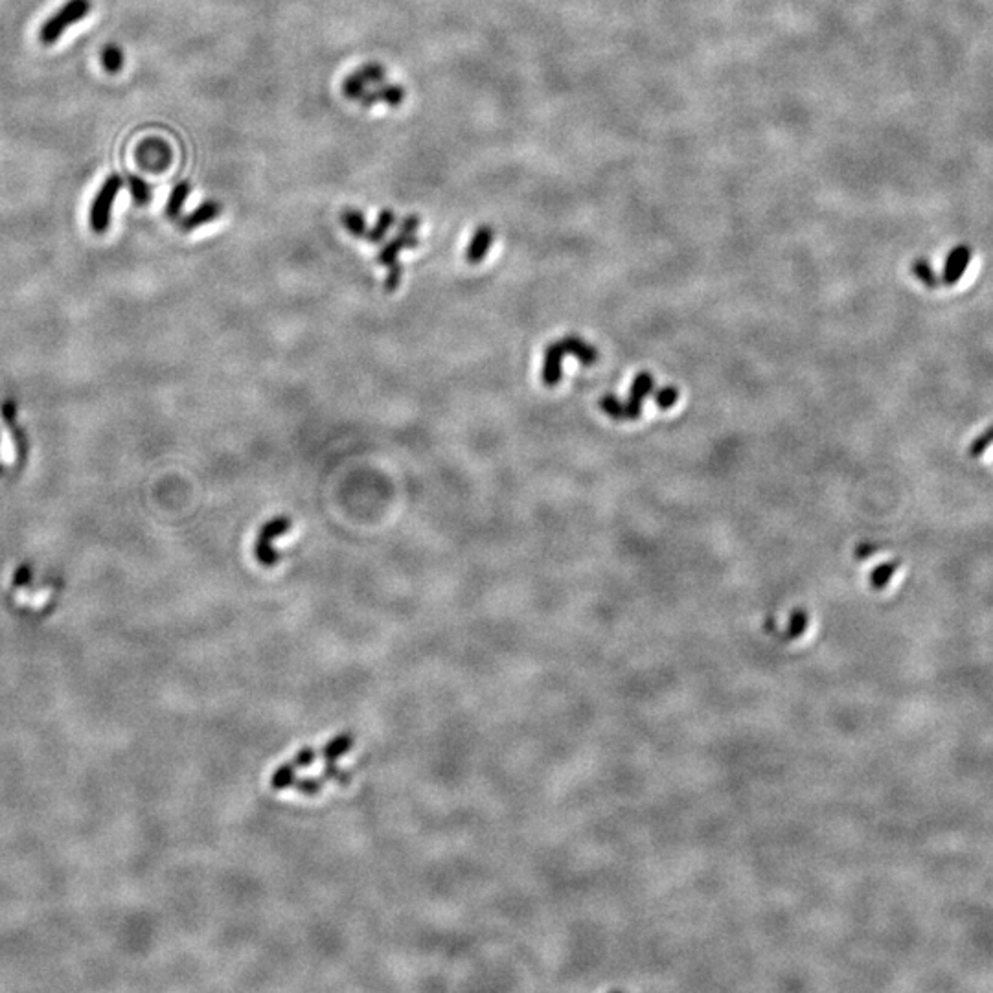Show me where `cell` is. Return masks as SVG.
<instances>
[{"instance_id":"cell-1","label":"cell","mask_w":993,"mask_h":993,"mask_svg":"<svg viewBox=\"0 0 993 993\" xmlns=\"http://www.w3.org/2000/svg\"><path fill=\"white\" fill-rule=\"evenodd\" d=\"M91 0H66V3L45 21L40 30V41L43 45H54L61 40V35L75 22H80L91 13Z\"/></svg>"},{"instance_id":"cell-2","label":"cell","mask_w":993,"mask_h":993,"mask_svg":"<svg viewBox=\"0 0 993 993\" xmlns=\"http://www.w3.org/2000/svg\"><path fill=\"white\" fill-rule=\"evenodd\" d=\"M291 524L293 523H291L289 517L278 515V517H273L271 521H267L259 528L256 543H254V556L263 567H275L280 561V554L273 549V540L280 538V536H284L286 532H289Z\"/></svg>"},{"instance_id":"cell-3","label":"cell","mask_w":993,"mask_h":993,"mask_svg":"<svg viewBox=\"0 0 993 993\" xmlns=\"http://www.w3.org/2000/svg\"><path fill=\"white\" fill-rule=\"evenodd\" d=\"M124 186V180L120 175H110L100 188V192L96 194L94 201H92V207H91V215H89V221H91V226L92 231L98 233V234H103L107 228H109V223H110V210H112V205H114V199H117L119 192Z\"/></svg>"},{"instance_id":"cell-4","label":"cell","mask_w":993,"mask_h":993,"mask_svg":"<svg viewBox=\"0 0 993 993\" xmlns=\"http://www.w3.org/2000/svg\"><path fill=\"white\" fill-rule=\"evenodd\" d=\"M173 161V151L168 142L161 138H147L136 149V163L140 168L151 173H163Z\"/></svg>"},{"instance_id":"cell-5","label":"cell","mask_w":993,"mask_h":993,"mask_svg":"<svg viewBox=\"0 0 993 993\" xmlns=\"http://www.w3.org/2000/svg\"><path fill=\"white\" fill-rule=\"evenodd\" d=\"M973 256V250L970 245L962 243V245H957L954 247L947 258H945V263H944V271H942V284L944 286H954L959 284L961 278L964 277L966 269H968V263Z\"/></svg>"},{"instance_id":"cell-6","label":"cell","mask_w":993,"mask_h":993,"mask_svg":"<svg viewBox=\"0 0 993 993\" xmlns=\"http://www.w3.org/2000/svg\"><path fill=\"white\" fill-rule=\"evenodd\" d=\"M654 391V377L652 373L647 372H642L637 375V379L633 381V387H631V396L628 400V403H622V410H624V419H637L640 416V409H642V400L652 394Z\"/></svg>"},{"instance_id":"cell-7","label":"cell","mask_w":993,"mask_h":993,"mask_svg":"<svg viewBox=\"0 0 993 993\" xmlns=\"http://www.w3.org/2000/svg\"><path fill=\"white\" fill-rule=\"evenodd\" d=\"M565 348L559 342H552V345L547 348L545 352V363H543V383L547 387H556L559 381H561V373H563V357H565Z\"/></svg>"},{"instance_id":"cell-8","label":"cell","mask_w":993,"mask_h":993,"mask_svg":"<svg viewBox=\"0 0 993 993\" xmlns=\"http://www.w3.org/2000/svg\"><path fill=\"white\" fill-rule=\"evenodd\" d=\"M493 240H495L493 228L489 224H480L466 249V261L471 265L482 263L493 245Z\"/></svg>"},{"instance_id":"cell-9","label":"cell","mask_w":993,"mask_h":993,"mask_svg":"<svg viewBox=\"0 0 993 993\" xmlns=\"http://www.w3.org/2000/svg\"><path fill=\"white\" fill-rule=\"evenodd\" d=\"M405 100V89L401 85H392V83H381L375 91H366L357 101L363 105V107H372L379 101H383L391 107H398L401 105Z\"/></svg>"},{"instance_id":"cell-10","label":"cell","mask_w":993,"mask_h":993,"mask_svg":"<svg viewBox=\"0 0 993 993\" xmlns=\"http://www.w3.org/2000/svg\"><path fill=\"white\" fill-rule=\"evenodd\" d=\"M223 212V205L217 203V201H205L203 205H199L192 214H188L182 221H180V228L184 233H192L196 231V228L207 224V223H212L214 219H217Z\"/></svg>"},{"instance_id":"cell-11","label":"cell","mask_w":993,"mask_h":993,"mask_svg":"<svg viewBox=\"0 0 993 993\" xmlns=\"http://www.w3.org/2000/svg\"><path fill=\"white\" fill-rule=\"evenodd\" d=\"M417 243H419V242H417L416 234H403V233H400V234L394 236L389 243H385L383 249L379 250V254H377V263H379V265H387V267H391L392 263L398 261V256H400L401 250H405V249H416Z\"/></svg>"},{"instance_id":"cell-12","label":"cell","mask_w":993,"mask_h":993,"mask_svg":"<svg viewBox=\"0 0 993 993\" xmlns=\"http://www.w3.org/2000/svg\"><path fill=\"white\" fill-rule=\"evenodd\" d=\"M561 345L565 348L567 354H572L576 356L584 365H594L598 361V352L596 348H593L591 345H587L585 340H582L580 337H565L561 340Z\"/></svg>"},{"instance_id":"cell-13","label":"cell","mask_w":993,"mask_h":993,"mask_svg":"<svg viewBox=\"0 0 993 993\" xmlns=\"http://www.w3.org/2000/svg\"><path fill=\"white\" fill-rule=\"evenodd\" d=\"M394 221H396V214H394L391 208L381 210L379 215H377L375 224H373L372 228H368L365 238H366L372 245H379L381 242L385 240V236L389 234V231L392 228Z\"/></svg>"},{"instance_id":"cell-14","label":"cell","mask_w":993,"mask_h":993,"mask_svg":"<svg viewBox=\"0 0 993 993\" xmlns=\"http://www.w3.org/2000/svg\"><path fill=\"white\" fill-rule=\"evenodd\" d=\"M189 192H192V184H189L188 180H180L173 186L171 194H170V199L166 203V215L170 219H179L180 217V212H182V207L189 196Z\"/></svg>"},{"instance_id":"cell-15","label":"cell","mask_w":993,"mask_h":993,"mask_svg":"<svg viewBox=\"0 0 993 993\" xmlns=\"http://www.w3.org/2000/svg\"><path fill=\"white\" fill-rule=\"evenodd\" d=\"M340 223L342 226L347 228V233L354 238H365L366 236V219H365V214L361 210H356V208H347L342 210L340 214Z\"/></svg>"},{"instance_id":"cell-16","label":"cell","mask_w":993,"mask_h":993,"mask_svg":"<svg viewBox=\"0 0 993 993\" xmlns=\"http://www.w3.org/2000/svg\"><path fill=\"white\" fill-rule=\"evenodd\" d=\"M910 271L927 289H936L942 284V280L936 277L933 269V265L926 258H916L910 265Z\"/></svg>"},{"instance_id":"cell-17","label":"cell","mask_w":993,"mask_h":993,"mask_svg":"<svg viewBox=\"0 0 993 993\" xmlns=\"http://www.w3.org/2000/svg\"><path fill=\"white\" fill-rule=\"evenodd\" d=\"M101 65L109 74H117L124 66V52L117 45H107L101 50Z\"/></svg>"},{"instance_id":"cell-18","label":"cell","mask_w":993,"mask_h":993,"mask_svg":"<svg viewBox=\"0 0 993 993\" xmlns=\"http://www.w3.org/2000/svg\"><path fill=\"white\" fill-rule=\"evenodd\" d=\"M127 184H129V192H131V198H133V201H135L136 207H145V205H149V201H151V188H149V184H147L142 177L133 175V177H129V182H127Z\"/></svg>"},{"instance_id":"cell-19","label":"cell","mask_w":993,"mask_h":993,"mask_svg":"<svg viewBox=\"0 0 993 993\" xmlns=\"http://www.w3.org/2000/svg\"><path fill=\"white\" fill-rule=\"evenodd\" d=\"M366 91H368V83L363 80V75L357 70L350 74L345 80V83H342V92H345L348 100H359Z\"/></svg>"},{"instance_id":"cell-20","label":"cell","mask_w":993,"mask_h":993,"mask_svg":"<svg viewBox=\"0 0 993 993\" xmlns=\"http://www.w3.org/2000/svg\"><path fill=\"white\" fill-rule=\"evenodd\" d=\"M357 72L363 75V80L368 85H381L385 83V78H387V70L381 63H366Z\"/></svg>"},{"instance_id":"cell-21","label":"cell","mask_w":993,"mask_h":993,"mask_svg":"<svg viewBox=\"0 0 993 993\" xmlns=\"http://www.w3.org/2000/svg\"><path fill=\"white\" fill-rule=\"evenodd\" d=\"M991 444H993V426L988 427L986 431H982V433L971 442V445H970V449H968V454L973 456V458H975V456H980Z\"/></svg>"},{"instance_id":"cell-22","label":"cell","mask_w":993,"mask_h":993,"mask_svg":"<svg viewBox=\"0 0 993 993\" xmlns=\"http://www.w3.org/2000/svg\"><path fill=\"white\" fill-rule=\"evenodd\" d=\"M679 400V391L673 389V387H666L663 391H659L655 394V403L659 409L666 410V409H672L675 405V401Z\"/></svg>"},{"instance_id":"cell-23","label":"cell","mask_w":993,"mask_h":993,"mask_svg":"<svg viewBox=\"0 0 993 993\" xmlns=\"http://www.w3.org/2000/svg\"><path fill=\"white\" fill-rule=\"evenodd\" d=\"M401 277H403V267H401V263L396 261V263L391 265V271H389V275H387V278H385V291H387V293L398 291V287H400V284H401Z\"/></svg>"},{"instance_id":"cell-24","label":"cell","mask_w":993,"mask_h":993,"mask_svg":"<svg viewBox=\"0 0 993 993\" xmlns=\"http://www.w3.org/2000/svg\"><path fill=\"white\" fill-rule=\"evenodd\" d=\"M600 407L615 419H624V410H622V401H619L615 396H605L602 401H600Z\"/></svg>"},{"instance_id":"cell-25","label":"cell","mask_w":993,"mask_h":993,"mask_svg":"<svg viewBox=\"0 0 993 993\" xmlns=\"http://www.w3.org/2000/svg\"><path fill=\"white\" fill-rule=\"evenodd\" d=\"M894 570H896V563H885V565L877 567V568L874 570V575H872L874 585H875V587H883V585H887V582H889V578H891V575H892Z\"/></svg>"},{"instance_id":"cell-26","label":"cell","mask_w":993,"mask_h":993,"mask_svg":"<svg viewBox=\"0 0 993 993\" xmlns=\"http://www.w3.org/2000/svg\"><path fill=\"white\" fill-rule=\"evenodd\" d=\"M419 223H422V219H419L417 215H407L405 219H401L400 223V233L403 234H416L417 228H419Z\"/></svg>"}]
</instances>
